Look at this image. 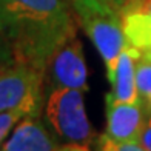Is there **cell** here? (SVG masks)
Returning <instances> with one entry per match:
<instances>
[{
  "instance_id": "6da1fadb",
  "label": "cell",
  "mask_w": 151,
  "mask_h": 151,
  "mask_svg": "<svg viewBox=\"0 0 151 151\" xmlns=\"http://www.w3.org/2000/svg\"><path fill=\"white\" fill-rule=\"evenodd\" d=\"M76 36L77 20L66 0H0V48L11 62L45 71Z\"/></svg>"
},
{
  "instance_id": "7a4b0ae2",
  "label": "cell",
  "mask_w": 151,
  "mask_h": 151,
  "mask_svg": "<svg viewBox=\"0 0 151 151\" xmlns=\"http://www.w3.org/2000/svg\"><path fill=\"white\" fill-rule=\"evenodd\" d=\"M85 91L57 88L48 93L45 116L50 129L65 150H90L97 139L85 111Z\"/></svg>"
},
{
  "instance_id": "3957f363",
  "label": "cell",
  "mask_w": 151,
  "mask_h": 151,
  "mask_svg": "<svg viewBox=\"0 0 151 151\" xmlns=\"http://www.w3.org/2000/svg\"><path fill=\"white\" fill-rule=\"evenodd\" d=\"M76 20L97 48L109 74L117 62L119 54L128 43L122 29L120 14L100 5L96 0H66Z\"/></svg>"
},
{
  "instance_id": "277c9868",
  "label": "cell",
  "mask_w": 151,
  "mask_h": 151,
  "mask_svg": "<svg viewBox=\"0 0 151 151\" xmlns=\"http://www.w3.org/2000/svg\"><path fill=\"white\" fill-rule=\"evenodd\" d=\"M45 71L12 62L0 73V111L19 109L40 116L45 102Z\"/></svg>"
},
{
  "instance_id": "5b68a950",
  "label": "cell",
  "mask_w": 151,
  "mask_h": 151,
  "mask_svg": "<svg viewBox=\"0 0 151 151\" xmlns=\"http://www.w3.org/2000/svg\"><path fill=\"white\" fill-rule=\"evenodd\" d=\"M45 82L50 91L57 88L88 91V68L83 46L77 36L65 42L51 56L45 70Z\"/></svg>"
},
{
  "instance_id": "8992f818",
  "label": "cell",
  "mask_w": 151,
  "mask_h": 151,
  "mask_svg": "<svg viewBox=\"0 0 151 151\" xmlns=\"http://www.w3.org/2000/svg\"><path fill=\"white\" fill-rule=\"evenodd\" d=\"M106 128L105 134L116 140H139L147 123V114L142 102L127 104L113 100L106 94Z\"/></svg>"
},
{
  "instance_id": "52a82bcc",
  "label": "cell",
  "mask_w": 151,
  "mask_h": 151,
  "mask_svg": "<svg viewBox=\"0 0 151 151\" xmlns=\"http://www.w3.org/2000/svg\"><path fill=\"white\" fill-rule=\"evenodd\" d=\"M2 150L56 151V150H65V148L51 129H48L42 123L39 116H25L16 125L12 136L2 145Z\"/></svg>"
},
{
  "instance_id": "ba28073f",
  "label": "cell",
  "mask_w": 151,
  "mask_h": 151,
  "mask_svg": "<svg viewBox=\"0 0 151 151\" xmlns=\"http://www.w3.org/2000/svg\"><path fill=\"white\" fill-rule=\"evenodd\" d=\"M139 52L140 50L127 45L119 54L114 70L108 74V80L111 83V93H108V96L113 100L127 104L140 102L136 83V60Z\"/></svg>"
},
{
  "instance_id": "9c48e42d",
  "label": "cell",
  "mask_w": 151,
  "mask_h": 151,
  "mask_svg": "<svg viewBox=\"0 0 151 151\" xmlns=\"http://www.w3.org/2000/svg\"><path fill=\"white\" fill-rule=\"evenodd\" d=\"M127 43L136 50H151V11L145 0H137L120 14Z\"/></svg>"
},
{
  "instance_id": "30bf717a",
  "label": "cell",
  "mask_w": 151,
  "mask_h": 151,
  "mask_svg": "<svg viewBox=\"0 0 151 151\" xmlns=\"http://www.w3.org/2000/svg\"><path fill=\"white\" fill-rule=\"evenodd\" d=\"M136 83L145 109L151 104V50H142L136 60Z\"/></svg>"
},
{
  "instance_id": "8fae6325",
  "label": "cell",
  "mask_w": 151,
  "mask_h": 151,
  "mask_svg": "<svg viewBox=\"0 0 151 151\" xmlns=\"http://www.w3.org/2000/svg\"><path fill=\"white\" fill-rule=\"evenodd\" d=\"M94 148L104 151H143L139 140H116L105 133L97 136Z\"/></svg>"
},
{
  "instance_id": "7c38bea8",
  "label": "cell",
  "mask_w": 151,
  "mask_h": 151,
  "mask_svg": "<svg viewBox=\"0 0 151 151\" xmlns=\"http://www.w3.org/2000/svg\"><path fill=\"white\" fill-rule=\"evenodd\" d=\"M23 111L12 109V111H0V148L3 145L5 137L9 134V131L14 128L17 123L25 117Z\"/></svg>"
},
{
  "instance_id": "4fadbf2b",
  "label": "cell",
  "mask_w": 151,
  "mask_h": 151,
  "mask_svg": "<svg viewBox=\"0 0 151 151\" xmlns=\"http://www.w3.org/2000/svg\"><path fill=\"white\" fill-rule=\"evenodd\" d=\"M96 2H99L100 5H104V6H106V8L116 11L117 14H122L129 5H133L134 2H137V0H96Z\"/></svg>"
},
{
  "instance_id": "5bb4252c",
  "label": "cell",
  "mask_w": 151,
  "mask_h": 151,
  "mask_svg": "<svg viewBox=\"0 0 151 151\" xmlns=\"http://www.w3.org/2000/svg\"><path fill=\"white\" fill-rule=\"evenodd\" d=\"M139 142H140L143 151H151V114L147 119V123H145V127H143L142 133H140Z\"/></svg>"
},
{
  "instance_id": "9a60e30c",
  "label": "cell",
  "mask_w": 151,
  "mask_h": 151,
  "mask_svg": "<svg viewBox=\"0 0 151 151\" xmlns=\"http://www.w3.org/2000/svg\"><path fill=\"white\" fill-rule=\"evenodd\" d=\"M11 63H12V62L9 60L8 56H6V52L2 50V48H0V73H2L5 68L8 66V65H11Z\"/></svg>"
}]
</instances>
